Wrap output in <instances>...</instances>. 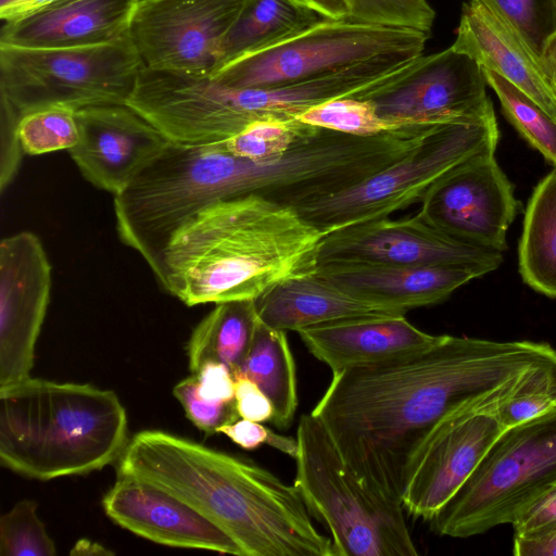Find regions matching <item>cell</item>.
Listing matches in <instances>:
<instances>
[{
  "mask_svg": "<svg viewBox=\"0 0 556 556\" xmlns=\"http://www.w3.org/2000/svg\"><path fill=\"white\" fill-rule=\"evenodd\" d=\"M554 359L544 342L443 334L426 350L332 372L312 414L364 483L402 504L406 467L439 420Z\"/></svg>",
  "mask_w": 556,
  "mask_h": 556,
  "instance_id": "cell-1",
  "label": "cell"
},
{
  "mask_svg": "<svg viewBox=\"0 0 556 556\" xmlns=\"http://www.w3.org/2000/svg\"><path fill=\"white\" fill-rule=\"evenodd\" d=\"M117 475L180 498L224 530L243 556H334L296 488L254 462L161 430L137 432Z\"/></svg>",
  "mask_w": 556,
  "mask_h": 556,
  "instance_id": "cell-2",
  "label": "cell"
},
{
  "mask_svg": "<svg viewBox=\"0 0 556 556\" xmlns=\"http://www.w3.org/2000/svg\"><path fill=\"white\" fill-rule=\"evenodd\" d=\"M323 236L293 207L258 195L220 200L173 233L157 282L187 306L256 300L314 274Z\"/></svg>",
  "mask_w": 556,
  "mask_h": 556,
  "instance_id": "cell-3",
  "label": "cell"
},
{
  "mask_svg": "<svg viewBox=\"0 0 556 556\" xmlns=\"http://www.w3.org/2000/svg\"><path fill=\"white\" fill-rule=\"evenodd\" d=\"M128 438L116 393L30 376L0 387V463L30 479L85 475L118 460Z\"/></svg>",
  "mask_w": 556,
  "mask_h": 556,
  "instance_id": "cell-4",
  "label": "cell"
},
{
  "mask_svg": "<svg viewBox=\"0 0 556 556\" xmlns=\"http://www.w3.org/2000/svg\"><path fill=\"white\" fill-rule=\"evenodd\" d=\"M294 486L330 533L334 556H417L401 503L370 488L312 413L301 416Z\"/></svg>",
  "mask_w": 556,
  "mask_h": 556,
  "instance_id": "cell-5",
  "label": "cell"
},
{
  "mask_svg": "<svg viewBox=\"0 0 556 556\" xmlns=\"http://www.w3.org/2000/svg\"><path fill=\"white\" fill-rule=\"evenodd\" d=\"M143 68L128 34L77 48L0 45V106L21 118L49 106L126 104Z\"/></svg>",
  "mask_w": 556,
  "mask_h": 556,
  "instance_id": "cell-6",
  "label": "cell"
},
{
  "mask_svg": "<svg viewBox=\"0 0 556 556\" xmlns=\"http://www.w3.org/2000/svg\"><path fill=\"white\" fill-rule=\"evenodd\" d=\"M556 481V408L505 429L473 473L430 520L431 529L469 538L510 523Z\"/></svg>",
  "mask_w": 556,
  "mask_h": 556,
  "instance_id": "cell-7",
  "label": "cell"
},
{
  "mask_svg": "<svg viewBox=\"0 0 556 556\" xmlns=\"http://www.w3.org/2000/svg\"><path fill=\"white\" fill-rule=\"evenodd\" d=\"M498 137L495 113L437 125L402 160L353 187L295 210L324 235L355 223L389 217L420 203L430 186L450 169L477 155L495 153Z\"/></svg>",
  "mask_w": 556,
  "mask_h": 556,
  "instance_id": "cell-8",
  "label": "cell"
},
{
  "mask_svg": "<svg viewBox=\"0 0 556 556\" xmlns=\"http://www.w3.org/2000/svg\"><path fill=\"white\" fill-rule=\"evenodd\" d=\"M429 36L415 29L323 17L294 36L228 63L212 77L232 88L282 86L380 55H422Z\"/></svg>",
  "mask_w": 556,
  "mask_h": 556,
  "instance_id": "cell-9",
  "label": "cell"
},
{
  "mask_svg": "<svg viewBox=\"0 0 556 556\" xmlns=\"http://www.w3.org/2000/svg\"><path fill=\"white\" fill-rule=\"evenodd\" d=\"M541 366L434 425L406 467L401 500L405 513L430 521L456 494L505 430L497 407Z\"/></svg>",
  "mask_w": 556,
  "mask_h": 556,
  "instance_id": "cell-10",
  "label": "cell"
},
{
  "mask_svg": "<svg viewBox=\"0 0 556 556\" xmlns=\"http://www.w3.org/2000/svg\"><path fill=\"white\" fill-rule=\"evenodd\" d=\"M482 67L452 46L420 55L354 98L368 101L396 127L433 126L482 118L494 113Z\"/></svg>",
  "mask_w": 556,
  "mask_h": 556,
  "instance_id": "cell-11",
  "label": "cell"
},
{
  "mask_svg": "<svg viewBox=\"0 0 556 556\" xmlns=\"http://www.w3.org/2000/svg\"><path fill=\"white\" fill-rule=\"evenodd\" d=\"M245 0H139L128 35L146 68L213 76Z\"/></svg>",
  "mask_w": 556,
  "mask_h": 556,
  "instance_id": "cell-12",
  "label": "cell"
},
{
  "mask_svg": "<svg viewBox=\"0 0 556 556\" xmlns=\"http://www.w3.org/2000/svg\"><path fill=\"white\" fill-rule=\"evenodd\" d=\"M318 266L364 263L395 266H464L486 275L500 267L502 252L456 240L429 225L418 213L355 223L321 237Z\"/></svg>",
  "mask_w": 556,
  "mask_h": 556,
  "instance_id": "cell-13",
  "label": "cell"
},
{
  "mask_svg": "<svg viewBox=\"0 0 556 556\" xmlns=\"http://www.w3.org/2000/svg\"><path fill=\"white\" fill-rule=\"evenodd\" d=\"M418 214L445 235L476 247L504 252L519 201L495 153L477 155L437 179Z\"/></svg>",
  "mask_w": 556,
  "mask_h": 556,
  "instance_id": "cell-14",
  "label": "cell"
},
{
  "mask_svg": "<svg viewBox=\"0 0 556 556\" xmlns=\"http://www.w3.org/2000/svg\"><path fill=\"white\" fill-rule=\"evenodd\" d=\"M52 287L39 237L23 230L0 242V387L29 377Z\"/></svg>",
  "mask_w": 556,
  "mask_h": 556,
  "instance_id": "cell-15",
  "label": "cell"
},
{
  "mask_svg": "<svg viewBox=\"0 0 556 556\" xmlns=\"http://www.w3.org/2000/svg\"><path fill=\"white\" fill-rule=\"evenodd\" d=\"M78 142L70 149L83 177L117 195L167 146L168 140L127 104L76 111Z\"/></svg>",
  "mask_w": 556,
  "mask_h": 556,
  "instance_id": "cell-16",
  "label": "cell"
},
{
  "mask_svg": "<svg viewBox=\"0 0 556 556\" xmlns=\"http://www.w3.org/2000/svg\"><path fill=\"white\" fill-rule=\"evenodd\" d=\"M115 523L159 544L243 556L218 526L167 491L130 476L117 479L102 500Z\"/></svg>",
  "mask_w": 556,
  "mask_h": 556,
  "instance_id": "cell-17",
  "label": "cell"
},
{
  "mask_svg": "<svg viewBox=\"0 0 556 556\" xmlns=\"http://www.w3.org/2000/svg\"><path fill=\"white\" fill-rule=\"evenodd\" d=\"M452 47L518 87L556 121V89L543 58L486 3L469 0L463 4Z\"/></svg>",
  "mask_w": 556,
  "mask_h": 556,
  "instance_id": "cell-18",
  "label": "cell"
},
{
  "mask_svg": "<svg viewBox=\"0 0 556 556\" xmlns=\"http://www.w3.org/2000/svg\"><path fill=\"white\" fill-rule=\"evenodd\" d=\"M316 276L341 291L392 311L431 306L445 301L456 289L483 276L464 266H395L336 263L317 267Z\"/></svg>",
  "mask_w": 556,
  "mask_h": 556,
  "instance_id": "cell-19",
  "label": "cell"
},
{
  "mask_svg": "<svg viewBox=\"0 0 556 556\" xmlns=\"http://www.w3.org/2000/svg\"><path fill=\"white\" fill-rule=\"evenodd\" d=\"M139 0H63L22 20L2 24L0 45L77 48L110 43L128 34Z\"/></svg>",
  "mask_w": 556,
  "mask_h": 556,
  "instance_id": "cell-20",
  "label": "cell"
},
{
  "mask_svg": "<svg viewBox=\"0 0 556 556\" xmlns=\"http://www.w3.org/2000/svg\"><path fill=\"white\" fill-rule=\"evenodd\" d=\"M298 333L311 354L332 372L422 351L441 337L418 329L405 315L327 323Z\"/></svg>",
  "mask_w": 556,
  "mask_h": 556,
  "instance_id": "cell-21",
  "label": "cell"
},
{
  "mask_svg": "<svg viewBox=\"0 0 556 556\" xmlns=\"http://www.w3.org/2000/svg\"><path fill=\"white\" fill-rule=\"evenodd\" d=\"M255 306L266 326L296 332L340 320L405 315L354 298L315 273L280 282L256 299Z\"/></svg>",
  "mask_w": 556,
  "mask_h": 556,
  "instance_id": "cell-22",
  "label": "cell"
},
{
  "mask_svg": "<svg viewBox=\"0 0 556 556\" xmlns=\"http://www.w3.org/2000/svg\"><path fill=\"white\" fill-rule=\"evenodd\" d=\"M258 320L255 300L215 304L194 327L187 343L191 374H197L206 362H217L235 375L250 351Z\"/></svg>",
  "mask_w": 556,
  "mask_h": 556,
  "instance_id": "cell-23",
  "label": "cell"
},
{
  "mask_svg": "<svg viewBox=\"0 0 556 556\" xmlns=\"http://www.w3.org/2000/svg\"><path fill=\"white\" fill-rule=\"evenodd\" d=\"M252 380L273 406L271 424L288 429L298 407L295 364L286 331L258 320L250 351L233 378Z\"/></svg>",
  "mask_w": 556,
  "mask_h": 556,
  "instance_id": "cell-24",
  "label": "cell"
},
{
  "mask_svg": "<svg viewBox=\"0 0 556 556\" xmlns=\"http://www.w3.org/2000/svg\"><path fill=\"white\" fill-rule=\"evenodd\" d=\"M321 18L292 0H245L223 41L216 72L243 55L296 35Z\"/></svg>",
  "mask_w": 556,
  "mask_h": 556,
  "instance_id": "cell-25",
  "label": "cell"
},
{
  "mask_svg": "<svg viewBox=\"0 0 556 556\" xmlns=\"http://www.w3.org/2000/svg\"><path fill=\"white\" fill-rule=\"evenodd\" d=\"M518 267L526 285L556 299V169L538 184L528 202Z\"/></svg>",
  "mask_w": 556,
  "mask_h": 556,
  "instance_id": "cell-26",
  "label": "cell"
},
{
  "mask_svg": "<svg viewBox=\"0 0 556 556\" xmlns=\"http://www.w3.org/2000/svg\"><path fill=\"white\" fill-rule=\"evenodd\" d=\"M503 114L547 161L556 166V121L533 99L497 73L482 68Z\"/></svg>",
  "mask_w": 556,
  "mask_h": 556,
  "instance_id": "cell-27",
  "label": "cell"
},
{
  "mask_svg": "<svg viewBox=\"0 0 556 556\" xmlns=\"http://www.w3.org/2000/svg\"><path fill=\"white\" fill-rule=\"evenodd\" d=\"M17 134L27 155H41L72 149L79 139L76 111L49 106L23 115Z\"/></svg>",
  "mask_w": 556,
  "mask_h": 556,
  "instance_id": "cell-28",
  "label": "cell"
},
{
  "mask_svg": "<svg viewBox=\"0 0 556 556\" xmlns=\"http://www.w3.org/2000/svg\"><path fill=\"white\" fill-rule=\"evenodd\" d=\"M296 118L307 125L359 137L376 136L401 128L381 118L368 101L354 97L323 102L306 110Z\"/></svg>",
  "mask_w": 556,
  "mask_h": 556,
  "instance_id": "cell-29",
  "label": "cell"
},
{
  "mask_svg": "<svg viewBox=\"0 0 556 556\" xmlns=\"http://www.w3.org/2000/svg\"><path fill=\"white\" fill-rule=\"evenodd\" d=\"M55 545L30 500L16 503L0 519L1 556H54Z\"/></svg>",
  "mask_w": 556,
  "mask_h": 556,
  "instance_id": "cell-30",
  "label": "cell"
},
{
  "mask_svg": "<svg viewBox=\"0 0 556 556\" xmlns=\"http://www.w3.org/2000/svg\"><path fill=\"white\" fill-rule=\"evenodd\" d=\"M311 127L298 118L291 121H257L224 141L233 155L264 160L281 155Z\"/></svg>",
  "mask_w": 556,
  "mask_h": 556,
  "instance_id": "cell-31",
  "label": "cell"
},
{
  "mask_svg": "<svg viewBox=\"0 0 556 556\" xmlns=\"http://www.w3.org/2000/svg\"><path fill=\"white\" fill-rule=\"evenodd\" d=\"M504 17L540 56L556 34V0H481Z\"/></svg>",
  "mask_w": 556,
  "mask_h": 556,
  "instance_id": "cell-32",
  "label": "cell"
},
{
  "mask_svg": "<svg viewBox=\"0 0 556 556\" xmlns=\"http://www.w3.org/2000/svg\"><path fill=\"white\" fill-rule=\"evenodd\" d=\"M434 15L427 0H353L346 20L430 34Z\"/></svg>",
  "mask_w": 556,
  "mask_h": 556,
  "instance_id": "cell-33",
  "label": "cell"
},
{
  "mask_svg": "<svg viewBox=\"0 0 556 556\" xmlns=\"http://www.w3.org/2000/svg\"><path fill=\"white\" fill-rule=\"evenodd\" d=\"M556 408V359L541 366L534 375L498 407L505 429Z\"/></svg>",
  "mask_w": 556,
  "mask_h": 556,
  "instance_id": "cell-34",
  "label": "cell"
},
{
  "mask_svg": "<svg viewBox=\"0 0 556 556\" xmlns=\"http://www.w3.org/2000/svg\"><path fill=\"white\" fill-rule=\"evenodd\" d=\"M173 394L185 409L188 419L200 430L212 435L225 426L239 419L236 400L230 402H210L198 394L193 375L179 381Z\"/></svg>",
  "mask_w": 556,
  "mask_h": 556,
  "instance_id": "cell-35",
  "label": "cell"
},
{
  "mask_svg": "<svg viewBox=\"0 0 556 556\" xmlns=\"http://www.w3.org/2000/svg\"><path fill=\"white\" fill-rule=\"evenodd\" d=\"M510 525L514 539L539 540L556 532V481L527 502Z\"/></svg>",
  "mask_w": 556,
  "mask_h": 556,
  "instance_id": "cell-36",
  "label": "cell"
},
{
  "mask_svg": "<svg viewBox=\"0 0 556 556\" xmlns=\"http://www.w3.org/2000/svg\"><path fill=\"white\" fill-rule=\"evenodd\" d=\"M217 433L227 435L233 443L245 450H254L263 444H268L293 458L296 456V439L277 434L257 421L238 419L220 427Z\"/></svg>",
  "mask_w": 556,
  "mask_h": 556,
  "instance_id": "cell-37",
  "label": "cell"
},
{
  "mask_svg": "<svg viewBox=\"0 0 556 556\" xmlns=\"http://www.w3.org/2000/svg\"><path fill=\"white\" fill-rule=\"evenodd\" d=\"M20 117L0 106V191L3 192L14 180L21 166L23 150L17 127Z\"/></svg>",
  "mask_w": 556,
  "mask_h": 556,
  "instance_id": "cell-38",
  "label": "cell"
},
{
  "mask_svg": "<svg viewBox=\"0 0 556 556\" xmlns=\"http://www.w3.org/2000/svg\"><path fill=\"white\" fill-rule=\"evenodd\" d=\"M200 397L210 402L235 401V378L231 370L224 364L206 362L193 375Z\"/></svg>",
  "mask_w": 556,
  "mask_h": 556,
  "instance_id": "cell-39",
  "label": "cell"
},
{
  "mask_svg": "<svg viewBox=\"0 0 556 556\" xmlns=\"http://www.w3.org/2000/svg\"><path fill=\"white\" fill-rule=\"evenodd\" d=\"M235 400L241 418L257 422L271 421V403L252 380L235 378Z\"/></svg>",
  "mask_w": 556,
  "mask_h": 556,
  "instance_id": "cell-40",
  "label": "cell"
},
{
  "mask_svg": "<svg viewBox=\"0 0 556 556\" xmlns=\"http://www.w3.org/2000/svg\"><path fill=\"white\" fill-rule=\"evenodd\" d=\"M516 556H556V532L539 540L514 539Z\"/></svg>",
  "mask_w": 556,
  "mask_h": 556,
  "instance_id": "cell-41",
  "label": "cell"
},
{
  "mask_svg": "<svg viewBox=\"0 0 556 556\" xmlns=\"http://www.w3.org/2000/svg\"><path fill=\"white\" fill-rule=\"evenodd\" d=\"M326 18H346L352 0H292Z\"/></svg>",
  "mask_w": 556,
  "mask_h": 556,
  "instance_id": "cell-42",
  "label": "cell"
},
{
  "mask_svg": "<svg viewBox=\"0 0 556 556\" xmlns=\"http://www.w3.org/2000/svg\"><path fill=\"white\" fill-rule=\"evenodd\" d=\"M71 555H112L114 552L88 539L78 540L70 552Z\"/></svg>",
  "mask_w": 556,
  "mask_h": 556,
  "instance_id": "cell-43",
  "label": "cell"
},
{
  "mask_svg": "<svg viewBox=\"0 0 556 556\" xmlns=\"http://www.w3.org/2000/svg\"><path fill=\"white\" fill-rule=\"evenodd\" d=\"M542 58L556 89V34L547 42Z\"/></svg>",
  "mask_w": 556,
  "mask_h": 556,
  "instance_id": "cell-44",
  "label": "cell"
},
{
  "mask_svg": "<svg viewBox=\"0 0 556 556\" xmlns=\"http://www.w3.org/2000/svg\"><path fill=\"white\" fill-rule=\"evenodd\" d=\"M12 0H0V7L5 5L7 3L11 2Z\"/></svg>",
  "mask_w": 556,
  "mask_h": 556,
  "instance_id": "cell-45",
  "label": "cell"
}]
</instances>
